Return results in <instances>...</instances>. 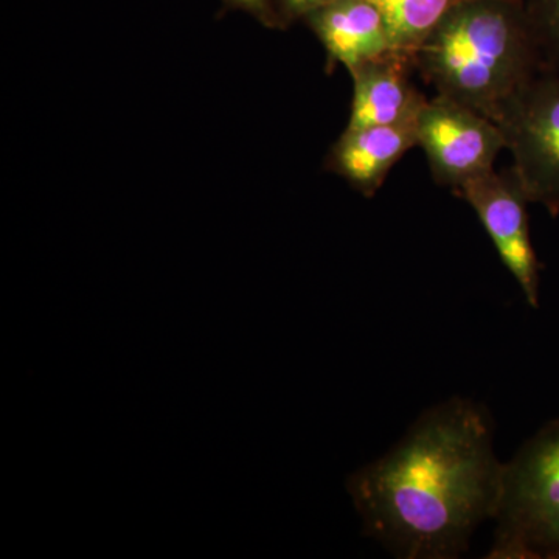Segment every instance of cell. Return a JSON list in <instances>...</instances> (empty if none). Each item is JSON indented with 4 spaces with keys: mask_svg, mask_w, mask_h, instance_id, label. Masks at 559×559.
<instances>
[{
    "mask_svg": "<svg viewBox=\"0 0 559 559\" xmlns=\"http://www.w3.org/2000/svg\"><path fill=\"white\" fill-rule=\"evenodd\" d=\"M484 404L451 396L423 412L392 450L348 476L367 538L393 557L455 559L495 520L506 463Z\"/></svg>",
    "mask_w": 559,
    "mask_h": 559,
    "instance_id": "obj_1",
    "label": "cell"
},
{
    "mask_svg": "<svg viewBox=\"0 0 559 559\" xmlns=\"http://www.w3.org/2000/svg\"><path fill=\"white\" fill-rule=\"evenodd\" d=\"M412 58L436 95L491 120L544 72L522 0H462Z\"/></svg>",
    "mask_w": 559,
    "mask_h": 559,
    "instance_id": "obj_2",
    "label": "cell"
},
{
    "mask_svg": "<svg viewBox=\"0 0 559 559\" xmlns=\"http://www.w3.org/2000/svg\"><path fill=\"white\" fill-rule=\"evenodd\" d=\"M495 521L488 558H559V418L506 463Z\"/></svg>",
    "mask_w": 559,
    "mask_h": 559,
    "instance_id": "obj_3",
    "label": "cell"
},
{
    "mask_svg": "<svg viewBox=\"0 0 559 559\" xmlns=\"http://www.w3.org/2000/svg\"><path fill=\"white\" fill-rule=\"evenodd\" d=\"M514 178L530 204L559 215V75L543 72L498 117Z\"/></svg>",
    "mask_w": 559,
    "mask_h": 559,
    "instance_id": "obj_4",
    "label": "cell"
},
{
    "mask_svg": "<svg viewBox=\"0 0 559 559\" xmlns=\"http://www.w3.org/2000/svg\"><path fill=\"white\" fill-rule=\"evenodd\" d=\"M415 128L433 180L454 191L495 170L496 159L507 150L495 120L443 95L428 98Z\"/></svg>",
    "mask_w": 559,
    "mask_h": 559,
    "instance_id": "obj_5",
    "label": "cell"
},
{
    "mask_svg": "<svg viewBox=\"0 0 559 559\" xmlns=\"http://www.w3.org/2000/svg\"><path fill=\"white\" fill-rule=\"evenodd\" d=\"M476 212L481 226L498 250L532 308L539 307L540 264L533 248L527 198L514 178L495 170L477 176L455 190Z\"/></svg>",
    "mask_w": 559,
    "mask_h": 559,
    "instance_id": "obj_6",
    "label": "cell"
},
{
    "mask_svg": "<svg viewBox=\"0 0 559 559\" xmlns=\"http://www.w3.org/2000/svg\"><path fill=\"white\" fill-rule=\"evenodd\" d=\"M415 70L409 51L393 49L352 70V110L347 128L400 124L417 120L428 102L412 83Z\"/></svg>",
    "mask_w": 559,
    "mask_h": 559,
    "instance_id": "obj_7",
    "label": "cell"
},
{
    "mask_svg": "<svg viewBox=\"0 0 559 559\" xmlns=\"http://www.w3.org/2000/svg\"><path fill=\"white\" fill-rule=\"evenodd\" d=\"M417 120L400 124L345 128L331 146L326 170L347 180L353 190L373 198L404 154L417 146Z\"/></svg>",
    "mask_w": 559,
    "mask_h": 559,
    "instance_id": "obj_8",
    "label": "cell"
},
{
    "mask_svg": "<svg viewBox=\"0 0 559 559\" xmlns=\"http://www.w3.org/2000/svg\"><path fill=\"white\" fill-rule=\"evenodd\" d=\"M326 51L329 70L348 72L395 49L384 14L371 0H334L305 17Z\"/></svg>",
    "mask_w": 559,
    "mask_h": 559,
    "instance_id": "obj_9",
    "label": "cell"
},
{
    "mask_svg": "<svg viewBox=\"0 0 559 559\" xmlns=\"http://www.w3.org/2000/svg\"><path fill=\"white\" fill-rule=\"evenodd\" d=\"M384 14L393 47L414 53L462 0H371Z\"/></svg>",
    "mask_w": 559,
    "mask_h": 559,
    "instance_id": "obj_10",
    "label": "cell"
},
{
    "mask_svg": "<svg viewBox=\"0 0 559 559\" xmlns=\"http://www.w3.org/2000/svg\"><path fill=\"white\" fill-rule=\"evenodd\" d=\"M538 43L544 69L559 70V0L522 2Z\"/></svg>",
    "mask_w": 559,
    "mask_h": 559,
    "instance_id": "obj_11",
    "label": "cell"
},
{
    "mask_svg": "<svg viewBox=\"0 0 559 559\" xmlns=\"http://www.w3.org/2000/svg\"><path fill=\"white\" fill-rule=\"evenodd\" d=\"M223 2L227 9L246 11L264 27L282 28L277 10H275V0H223Z\"/></svg>",
    "mask_w": 559,
    "mask_h": 559,
    "instance_id": "obj_12",
    "label": "cell"
},
{
    "mask_svg": "<svg viewBox=\"0 0 559 559\" xmlns=\"http://www.w3.org/2000/svg\"><path fill=\"white\" fill-rule=\"evenodd\" d=\"M334 0H275L280 25L288 27L290 22L305 20L312 11L329 5Z\"/></svg>",
    "mask_w": 559,
    "mask_h": 559,
    "instance_id": "obj_13",
    "label": "cell"
}]
</instances>
